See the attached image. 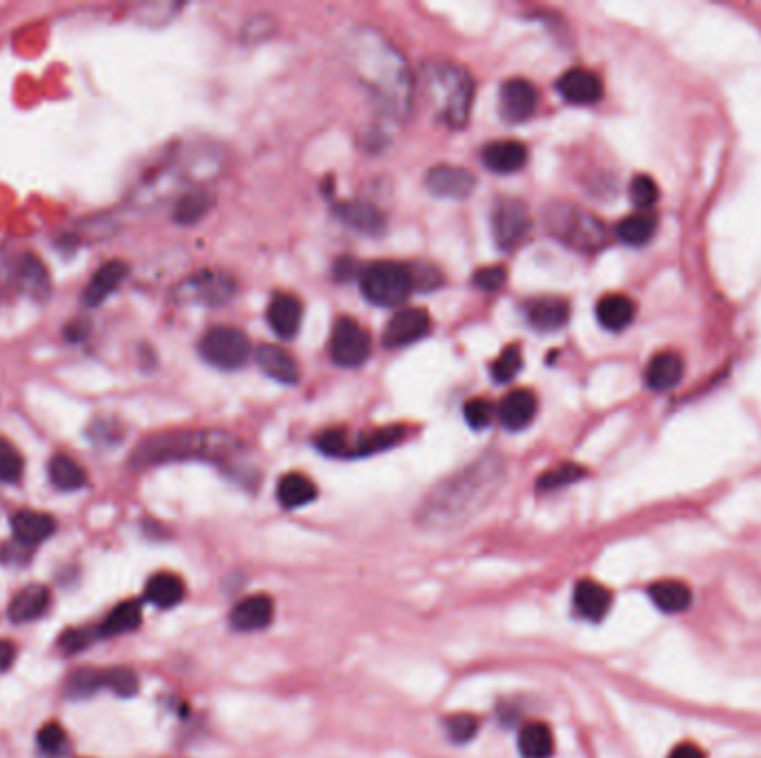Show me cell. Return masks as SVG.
<instances>
[{
	"label": "cell",
	"mask_w": 761,
	"mask_h": 758,
	"mask_svg": "<svg viewBox=\"0 0 761 758\" xmlns=\"http://www.w3.org/2000/svg\"><path fill=\"white\" fill-rule=\"evenodd\" d=\"M506 476V463L497 454H483L477 461L448 476L426 496L417 512V523L430 532H450L470 523L497 496Z\"/></svg>",
	"instance_id": "6da1fadb"
},
{
	"label": "cell",
	"mask_w": 761,
	"mask_h": 758,
	"mask_svg": "<svg viewBox=\"0 0 761 758\" xmlns=\"http://www.w3.org/2000/svg\"><path fill=\"white\" fill-rule=\"evenodd\" d=\"M348 58L354 74L390 114L408 112L414 81L403 54L388 38L370 27H359L348 38Z\"/></svg>",
	"instance_id": "7a4b0ae2"
},
{
	"label": "cell",
	"mask_w": 761,
	"mask_h": 758,
	"mask_svg": "<svg viewBox=\"0 0 761 758\" xmlns=\"http://www.w3.org/2000/svg\"><path fill=\"white\" fill-rule=\"evenodd\" d=\"M239 447L241 443L234 436L216 430L165 432L138 445L132 463L147 467L170 461H225Z\"/></svg>",
	"instance_id": "3957f363"
},
{
	"label": "cell",
	"mask_w": 761,
	"mask_h": 758,
	"mask_svg": "<svg viewBox=\"0 0 761 758\" xmlns=\"http://www.w3.org/2000/svg\"><path fill=\"white\" fill-rule=\"evenodd\" d=\"M421 94L434 118L450 129H463L470 121L474 78L457 63L434 61L421 69Z\"/></svg>",
	"instance_id": "277c9868"
},
{
	"label": "cell",
	"mask_w": 761,
	"mask_h": 758,
	"mask_svg": "<svg viewBox=\"0 0 761 758\" xmlns=\"http://www.w3.org/2000/svg\"><path fill=\"white\" fill-rule=\"evenodd\" d=\"M548 232L577 252H599L608 243V229L595 214L570 203H552L546 209Z\"/></svg>",
	"instance_id": "5b68a950"
},
{
	"label": "cell",
	"mask_w": 761,
	"mask_h": 758,
	"mask_svg": "<svg viewBox=\"0 0 761 758\" xmlns=\"http://www.w3.org/2000/svg\"><path fill=\"white\" fill-rule=\"evenodd\" d=\"M359 281L363 296L381 307H397L405 303L414 289L410 267L394 261H379L363 267Z\"/></svg>",
	"instance_id": "8992f818"
},
{
	"label": "cell",
	"mask_w": 761,
	"mask_h": 758,
	"mask_svg": "<svg viewBox=\"0 0 761 758\" xmlns=\"http://www.w3.org/2000/svg\"><path fill=\"white\" fill-rule=\"evenodd\" d=\"M199 349L205 361L219 369H239L252 354V345L241 329L225 325L205 332Z\"/></svg>",
	"instance_id": "52a82bcc"
},
{
	"label": "cell",
	"mask_w": 761,
	"mask_h": 758,
	"mask_svg": "<svg viewBox=\"0 0 761 758\" xmlns=\"http://www.w3.org/2000/svg\"><path fill=\"white\" fill-rule=\"evenodd\" d=\"M532 229L528 205L519 198H499L492 209V236L501 252H515Z\"/></svg>",
	"instance_id": "ba28073f"
},
{
	"label": "cell",
	"mask_w": 761,
	"mask_h": 758,
	"mask_svg": "<svg viewBox=\"0 0 761 758\" xmlns=\"http://www.w3.org/2000/svg\"><path fill=\"white\" fill-rule=\"evenodd\" d=\"M372 352V338L365 329L352 321V318H339L334 325L332 341H330V354L334 363L343 367H359L370 358Z\"/></svg>",
	"instance_id": "9c48e42d"
},
{
	"label": "cell",
	"mask_w": 761,
	"mask_h": 758,
	"mask_svg": "<svg viewBox=\"0 0 761 758\" xmlns=\"http://www.w3.org/2000/svg\"><path fill=\"white\" fill-rule=\"evenodd\" d=\"M234 292V278L225 272H201L179 287L183 301L201 305H223L230 301Z\"/></svg>",
	"instance_id": "30bf717a"
},
{
	"label": "cell",
	"mask_w": 761,
	"mask_h": 758,
	"mask_svg": "<svg viewBox=\"0 0 761 758\" xmlns=\"http://www.w3.org/2000/svg\"><path fill=\"white\" fill-rule=\"evenodd\" d=\"M432 329V318L421 307H405L392 316V321L385 327L383 343L388 347H405L421 341Z\"/></svg>",
	"instance_id": "8fae6325"
},
{
	"label": "cell",
	"mask_w": 761,
	"mask_h": 758,
	"mask_svg": "<svg viewBox=\"0 0 761 758\" xmlns=\"http://www.w3.org/2000/svg\"><path fill=\"white\" fill-rule=\"evenodd\" d=\"M426 187L428 192L437 198L463 201V198H468L474 192L477 178H474V174L468 172V169L457 165H437L428 172Z\"/></svg>",
	"instance_id": "7c38bea8"
},
{
	"label": "cell",
	"mask_w": 761,
	"mask_h": 758,
	"mask_svg": "<svg viewBox=\"0 0 761 758\" xmlns=\"http://www.w3.org/2000/svg\"><path fill=\"white\" fill-rule=\"evenodd\" d=\"M501 116L508 123H523L535 114L537 109V89L523 78H510L501 85L499 94Z\"/></svg>",
	"instance_id": "4fadbf2b"
},
{
	"label": "cell",
	"mask_w": 761,
	"mask_h": 758,
	"mask_svg": "<svg viewBox=\"0 0 761 758\" xmlns=\"http://www.w3.org/2000/svg\"><path fill=\"white\" fill-rule=\"evenodd\" d=\"M557 92L570 105H595L604 96V83L590 69H568L557 81Z\"/></svg>",
	"instance_id": "5bb4252c"
},
{
	"label": "cell",
	"mask_w": 761,
	"mask_h": 758,
	"mask_svg": "<svg viewBox=\"0 0 761 758\" xmlns=\"http://www.w3.org/2000/svg\"><path fill=\"white\" fill-rule=\"evenodd\" d=\"M537 396L530 390H512L499 403V421L510 432H519L537 416Z\"/></svg>",
	"instance_id": "9a60e30c"
},
{
	"label": "cell",
	"mask_w": 761,
	"mask_h": 758,
	"mask_svg": "<svg viewBox=\"0 0 761 758\" xmlns=\"http://www.w3.org/2000/svg\"><path fill=\"white\" fill-rule=\"evenodd\" d=\"M301 321H303V305L299 298L292 294L272 296L270 307H268V323L276 336L290 341V338H294L296 332H299Z\"/></svg>",
	"instance_id": "2e32d148"
},
{
	"label": "cell",
	"mask_w": 761,
	"mask_h": 758,
	"mask_svg": "<svg viewBox=\"0 0 761 758\" xmlns=\"http://www.w3.org/2000/svg\"><path fill=\"white\" fill-rule=\"evenodd\" d=\"M274 618V603L268 596H247L241 603L234 605L230 614V623L239 632H256L268 627Z\"/></svg>",
	"instance_id": "e0dca14e"
},
{
	"label": "cell",
	"mask_w": 761,
	"mask_h": 758,
	"mask_svg": "<svg viewBox=\"0 0 761 758\" xmlns=\"http://www.w3.org/2000/svg\"><path fill=\"white\" fill-rule=\"evenodd\" d=\"M528 323L539 332H557L570 318V305L559 296H543L526 307Z\"/></svg>",
	"instance_id": "ac0fdd59"
},
{
	"label": "cell",
	"mask_w": 761,
	"mask_h": 758,
	"mask_svg": "<svg viewBox=\"0 0 761 758\" xmlns=\"http://www.w3.org/2000/svg\"><path fill=\"white\" fill-rule=\"evenodd\" d=\"M684 358L675 352H661L652 356L646 367V385L652 392H668L684 378Z\"/></svg>",
	"instance_id": "d6986e66"
},
{
	"label": "cell",
	"mask_w": 761,
	"mask_h": 758,
	"mask_svg": "<svg viewBox=\"0 0 761 758\" xmlns=\"http://www.w3.org/2000/svg\"><path fill=\"white\" fill-rule=\"evenodd\" d=\"M334 214L341 218V221L357 229V232L365 236H379L385 229V218L379 212L377 207L365 203V201H350V203H339L334 207Z\"/></svg>",
	"instance_id": "ffe728a7"
},
{
	"label": "cell",
	"mask_w": 761,
	"mask_h": 758,
	"mask_svg": "<svg viewBox=\"0 0 761 758\" xmlns=\"http://www.w3.org/2000/svg\"><path fill=\"white\" fill-rule=\"evenodd\" d=\"M127 276V265L121 261H110L105 263L98 272L90 278L87 283L85 292H83V303L90 307H98L110 298Z\"/></svg>",
	"instance_id": "44dd1931"
},
{
	"label": "cell",
	"mask_w": 761,
	"mask_h": 758,
	"mask_svg": "<svg viewBox=\"0 0 761 758\" xmlns=\"http://www.w3.org/2000/svg\"><path fill=\"white\" fill-rule=\"evenodd\" d=\"M483 165L497 174H515L526 165L528 149L519 141H497L483 149Z\"/></svg>",
	"instance_id": "7402d4cb"
},
{
	"label": "cell",
	"mask_w": 761,
	"mask_h": 758,
	"mask_svg": "<svg viewBox=\"0 0 761 758\" xmlns=\"http://www.w3.org/2000/svg\"><path fill=\"white\" fill-rule=\"evenodd\" d=\"M637 316V305L624 294H608L597 303V321L608 332H624Z\"/></svg>",
	"instance_id": "603a6c76"
},
{
	"label": "cell",
	"mask_w": 761,
	"mask_h": 758,
	"mask_svg": "<svg viewBox=\"0 0 761 758\" xmlns=\"http://www.w3.org/2000/svg\"><path fill=\"white\" fill-rule=\"evenodd\" d=\"M56 530V521L49 514L21 510L12 516V534L21 545L43 543Z\"/></svg>",
	"instance_id": "cb8c5ba5"
},
{
	"label": "cell",
	"mask_w": 761,
	"mask_h": 758,
	"mask_svg": "<svg viewBox=\"0 0 761 758\" xmlns=\"http://www.w3.org/2000/svg\"><path fill=\"white\" fill-rule=\"evenodd\" d=\"M256 363L263 369L265 374L274 381L292 385L299 381V363L294 361L290 352L276 347V345H261L256 349Z\"/></svg>",
	"instance_id": "d4e9b609"
},
{
	"label": "cell",
	"mask_w": 761,
	"mask_h": 758,
	"mask_svg": "<svg viewBox=\"0 0 761 758\" xmlns=\"http://www.w3.org/2000/svg\"><path fill=\"white\" fill-rule=\"evenodd\" d=\"M612 605V592L595 581H581L575 587V607L588 621H601Z\"/></svg>",
	"instance_id": "484cf974"
},
{
	"label": "cell",
	"mask_w": 761,
	"mask_h": 758,
	"mask_svg": "<svg viewBox=\"0 0 761 758\" xmlns=\"http://www.w3.org/2000/svg\"><path fill=\"white\" fill-rule=\"evenodd\" d=\"M49 607V590L43 585H27L9 603V618L14 623L36 621Z\"/></svg>",
	"instance_id": "4316f807"
},
{
	"label": "cell",
	"mask_w": 761,
	"mask_h": 758,
	"mask_svg": "<svg viewBox=\"0 0 761 758\" xmlns=\"http://www.w3.org/2000/svg\"><path fill=\"white\" fill-rule=\"evenodd\" d=\"M650 601L666 614H681L686 612L693 603V592L681 581H657L648 587Z\"/></svg>",
	"instance_id": "83f0119b"
},
{
	"label": "cell",
	"mask_w": 761,
	"mask_h": 758,
	"mask_svg": "<svg viewBox=\"0 0 761 758\" xmlns=\"http://www.w3.org/2000/svg\"><path fill=\"white\" fill-rule=\"evenodd\" d=\"M14 278H16V285L29 296L45 298L49 294V278L45 272V265L38 261L36 256L25 254L18 258Z\"/></svg>",
	"instance_id": "f1b7e54d"
},
{
	"label": "cell",
	"mask_w": 761,
	"mask_h": 758,
	"mask_svg": "<svg viewBox=\"0 0 761 758\" xmlns=\"http://www.w3.org/2000/svg\"><path fill=\"white\" fill-rule=\"evenodd\" d=\"M49 481H52V485L58 487V490L74 492L85 487L87 474L76 458L67 454H56L52 461H49Z\"/></svg>",
	"instance_id": "f546056e"
},
{
	"label": "cell",
	"mask_w": 761,
	"mask_h": 758,
	"mask_svg": "<svg viewBox=\"0 0 761 758\" xmlns=\"http://www.w3.org/2000/svg\"><path fill=\"white\" fill-rule=\"evenodd\" d=\"M185 585L176 574H156L145 585V598L158 607H174L183 601Z\"/></svg>",
	"instance_id": "4dcf8cb0"
},
{
	"label": "cell",
	"mask_w": 761,
	"mask_h": 758,
	"mask_svg": "<svg viewBox=\"0 0 761 758\" xmlns=\"http://www.w3.org/2000/svg\"><path fill=\"white\" fill-rule=\"evenodd\" d=\"M555 752V738L548 725L528 723L519 734L521 758H550Z\"/></svg>",
	"instance_id": "1f68e13d"
},
{
	"label": "cell",
	"mask_w": 761,
	"mask_h": 758,
	"mask_svg": "<svg viewBox=\"0 0 761 758\" xmlns=\"http://www.w3.org/2000/svg\"><path fill=\"white\" fill-rule=\"evenodd\" d=\"M279 503L288 510H296V507H303L312 503L316 498V485L310 481L308 476L303 474H285L279 483Z\"/></svg>",
	"instance_id": "d6a6232c"
},
{
	"label": "cell",
	"mask_w": 761,
	"mask_h": 758,
	"mask_svg": "<svg viewBox=\"0 0 761 758\" xmlns=\"http://www.w3.org/2000/svg\"><path fill=\"white\" fill-rule=\"evenodd\" d=\"M655 232H657V218L650 212L632 214L617 225V236L626 245H632V247L646 245L650 238L655 236Z\"/></svg>",
	"instance_id": "836d02e7"
},
{
	"label": "cell",
	"mask_w": 761,
	"mask_h": 758,
	"mask_svg": "<svg viewBox=\"0 0 761 758\" xmlns=\"http://www.w3.org/2000/svg\"><path fill=\"white\" fill-rule=\"evenodd\" d=\"M212 205H214V196L207 192V189L203 187L192 189V192H187L179 198V203H176V209H174V218L181 225H192L196 221H201V218L210 212Z\"/></svg>",
	"instance_id": "e575fe53"
},
{
	"label": "cell",
	"mask_w": 761,
	"mask_h": 758,
	"mask_svg": "<svg viewBox=\"0 0 761 758\" xmlns=\"http://www.w3.org/2000/svg\"><path fill=\"white\" fill-rule=\"evenodd\" d=\"M403 432L405 430L401 425H390V427H381V430L363 434L357 443H352L350 456H368L374 452L388 450V447L397 445L401 441Z\"/></svg>",
	"instance_id": "d590c367"
},
{
	"label": "cell",
	"mask_w": 761,
	"mask_h": 758,
	"mask_svg": "<svg viewBox=\"0 0 761 758\" xmlns=\"http://www.w3.org/2000/svg\"><path fill=\"white\" fill-rule=\"evenodd\" d=\"M138 625H141V607H138L136 601H127L118 605L116 610L107 616V621L101 625L98 634L103 636L125 634V632L136 630Z\"/></svg>",
	"instance_id": "8d00e7d4"
},
{
	"label": "cell",
	"mask_w": 761,
	"mask_h": 758,
	"mask_svg": "<svg viewBox=\"0 0 761 758\" xmlns=\"http://www.w3.org/2000/svg\"><path fill=\"white\" fill-rule=\"evenodd\" d=\"M101 687H105V672L92 670V667H87V670H78L67 678V696L76 698V701L96 694Z\"/></svg>",
	"instance_id": "74e56055"
},
{
	"label": "cell",
	"mask_w": 761,
	"mask_h": 758,
	"mask_svg": "<svg viewBox=\"0 0 761 758\" xmlns=\"http://www.w3.org/2000/svg\"><path fill=\"white\" fill-rule=\"evenodd\" d=\"M25 472L23 454L18 452L14 443L0 436V481L3 483H18Z\"/></svg>",
	"instance_id": "f35d334b"
},
{
	"label": "cell",
	"mask_w": 761,
	"mask_h": 758,
	"mask_svg": "<svg viewBox=\"0 0 761 758\" xmlns=\"http://www.w3.org/2000/svg\"><path fill=\"white\" fill-rule=\"evenodd\" d=\"M586 476V470H583L581 465H575V463H563L559 467H555V470H550L543 474L539 478V490L543 492H550V490H559V487H566V485H572L581 481V478Z\"/></svg>",
	"instance_id": "ab89813d"
},
{
	"label": "cell",
	"mask_w": 761,
	"mask_h": 758,
	"mask_svg": "<svg viewBox=\"0 0 761 758\" xmlns=\"http://www.w3.org/2000/svg\"><path fill=\"white\" fill-rule=\"evenodd\" d=\"M521 369V349L519 345H508L492 363V376L497 383H508Z\"/></svg>",
	"instance_id": "60d3db41"
},
{
	"label": "cell",
	"mask_w": 761,
	"mask_h": 758,
	"mask_svg": "<svg viewBox=\"0 0 761 758\" xmlns=\"http://www.w3.org/2000/svg\"><path fill=\"white\" fill-rule=\"evenodd\" d=\"M630 201L639 212H646L659 201V187L650 176H635L630 183Z\"/></svg>",
	"instance_id": "b9f144b4"
},
{
	"label": "cell",
	"mask_w": 761,
	"mask_h": 758,
	"mask_svg": "<svg viewBox=\"0 0 761 758\" xmlns=\"http://www.w3.org/2000/svg\"><path fill=\"white\" fill-rule=\"evenodd\" d=\"M446 730L450 741L468 743L479 732V721L470 714H454L446 718Z\"/></svg>",
	"instance_id": "7bdbcfd3"
},
{
	"label": "cell",
	"mask_w": 761,
	"mask_h": 758,
	"mask_svg": "<svg viewBox=\"0 0 761 758\" xmlns=\"http://www.w3.org/2000/svg\"><path fill=\"white\" fill-rule=\"evenodd\" d=\"M105 687H110L118 696H134L138 692V676L127 667H114L105 672Z\"/></svg>",
	"instance_id": "ee69618b"
},
{
	"label": "cell",
	"mask_w": 761,
	"mask_h": 758,
	"mask_svg": "<svg viewBox=\"0 0 761 758\" xmlns=\"http://www.w3.org/2000/svg\"><path fill=\"white\" fill-rule=\"evenodd\" d=\"M316 447L328 456H350L352 443L343 430H328L316 438Z\"/></svg>",
	"instance_id": "f6af8a7d"
},
{
	"label": "cell",
	"mask_w": 761,
	"mask_h": 758,
	"mask_svg": "<svg viewBox=\"0 0 761 758\" xmlns=\"http://www.w3.org/2000/svg\"><path fill=\"white\" fill-rule=\"evenodd\" d=\"M506 269H503L501 265H490V267H481L474 272L472 276V283L474 287L483 289V292H497V289H501V285L506 283Z\"/></svg>",
	"instance_id": "bcb514c9"
},
{
	"label": "cell",
	"mask_w": 761,
	"mask_h": 758,
	"mask_svg": "<svg viewBox=\"0 0 761 758\" xmlns=\"http://www.w3.org/2000/svg\"><path fill=\"white\" fill-rule=\"evenodd\" d=\"M494 407L486 398H472V401L466 403V421L474 430H483L488 427L492 421Z\"/></svg>",
	"instance_id": "7dc6e473"
},
{
	"label": "cell",
	"mask_w": 761,
	"mask_h": 758,
	"mask_svg": "<svg viewBox=\"0 0 761 758\" xmlns=\"http://www.w3.org/2000/svg\"><path fill=\"white\" fill-rule=\"evenodd\" d=\"M38 743H41V747L47 752L61 750L65 745V730L58 723H47L45 727H41V732H38Z\"/></svg>",
	"instance_id": "c3c4849f"
},
{
	"label": "cell",
	"mask_w": 761,
	"mask_h": 758,
	"mask_svg": "<svg viewBox=\"0 0 761 758\" xmlns=\"http://www.w3.org/2000/svg\"><path fill=\"white\" fill-rule=\"evenodd\" d=\"M410 274H412V283L417 289H428V287H439V269L432 267V265H426V267H417L412 269L410 267Z\"/></svg>",
	"instance_id": "681fc988"
},
{
	"label": "cell",
	"mask_w": 761,
	"mask_h": 758,
	"mask_svg": "<svg viewBox=\"0 0 761 758\" xmlns=\"http://www.w3.org/2000/svg\"><path fill=\"white\" fill-rule=\"evenodd\" d=\"M363 267L354 261V258H339L334 265V278L336 281H352V278H361Z\"/></svg>",
	"instance_id": "f907efd6"
},
{
	"label": "cell",
	"mask_w": 761,
	"mask_h": 758,
	"mask_svg": "<svg viewBox=\"0 0 761 758\" xmlns=\"http://www.w3.org/2000/svg\"><path fill=\"white\" fill-rule=\"evenodd\" d=\"M90 643H92V634L83 632V630H72L61 638V645H63L65 652H81Z\"/></svg>",
	"instance_id": "816d5d0a"
},
{
	"label": "cell",
	"mask_w": 761,
	"mask_h": 758,
	"mask_svg": "<svg viewBox=\"0 0 761 758\" xmlns=\"http://www.w3.org/2000/svg\"><path fill=\"white\" fill-rule=\"evenodd\" d=\"M668 758H706V752L701 750L697 743H679L677 747H672Z\"/></svg>",
	"instance_id": "f5cc1de1"
},
{
	"label": "cell",
	"mask_w": 761,
	"mask_h": 758,
	"mask_svg": "<svg viewBox=\"0 0 761 758\" xmlns=\"http://www.w3.org/2000/svg\"><path fill=\"white\" fill-rule=\"evenodd\" d=\"M16 658V645L12 641H0V674L12 667Z\"/></svg>",
	"instance_id": "db71d44e"
}]
</instances>
